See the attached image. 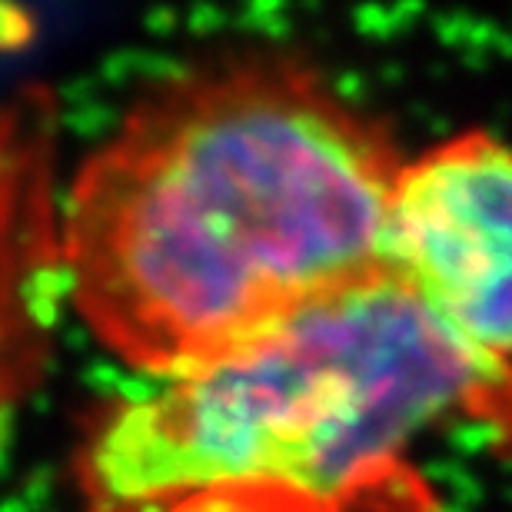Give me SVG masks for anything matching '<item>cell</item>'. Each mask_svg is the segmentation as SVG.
Here are the masks:
<instances>
[{"label": "cell", "instance_id": "1", "mask_svg": "<svg viewBox=\"0 0 512 512\" xmlns=\"http://www.w3.org/2000/svg\"><path fill=\"white\" fill-rule=\"evenodd\" d=\"M399 167L389 133L300 54L193 60L70 177L64 296L137 370H207L383 276Z\"/></svg>", "mask_w": 512, "mask_h": 512}, {"label": "cell", "instance_id": "2", "mask_svg": "<svg viewBox=\"0 0 512 512\" xmlns=\"http://www.w3.org/2000/svg\"><path fill=\"white\" fill-rule=\"evenodd\" d=\"M463 419L512 426V366L469 353L376 276L230 360L114 403L87 429L74 483L84 512L353 506Z\"/></svg>", "mask_w": 512, "mask_h": 512}, {"label": "cell", "instance_id": "3", "mask_svg": "<svg viewBox=\"0 0 512 512\" xmlns=\"http://www.w3.org/2000/svg\"><path fill=\"white\" fill-rule=\"evenodd\" d=\"M380 270L469 353L512 366V147L449 137L403 160L386 200Z\"/></svg>", "mask_w": 512, "mask_h": 512}, {"label": "cell", "instance_id": "4", "mask_svg": "<svg viewBox=\"0 0 512 512\" xmlns=\"http://www.w3.org/2000/svg\"><path fill=\"white\" fill-rule=\"evenodd\" d=\"M60 107L27 84L0 100V416L44 376L64 296Z\"/></svg>", "mask_w": 512, "mask_h": 512}]
</instances>
